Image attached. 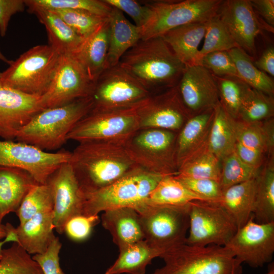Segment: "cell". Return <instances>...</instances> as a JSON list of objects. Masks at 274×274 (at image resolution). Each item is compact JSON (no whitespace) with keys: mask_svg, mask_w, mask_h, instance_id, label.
<instances>
[{"mask_svg":"<svg viewBox=\"0 0 274 274\" xmlns=\"http://www.w3.org/2000/svg\"><path fill=\"white\" fill-rule=\"evenodd\" d=\"M79 143L71 152L68 163L84 196L108 186L138 167L123 143Z\"/></svg>","mask_w":274,"mask_h":274,"instance_id":"1","label":"cell"},{"mask_svg":"<svg viewBox=\"0 0 274 274\" xmlns=\"http://www.w3.org/2000/svg\"><path fill=\"white\" fill-rule=\"evenodd\" d=\"M118 64L152 94L177 85L185 67L161 37L140 40Z\"/></svg>","mask_w":274,"mask_h":274,"instance_id":"2","label":"cell"},{"mask_svg":"<svg viewBox=\"0 0 274 274\" xmlns=\"http://www.w3.org/2000/svg\"><path fill=\"white\" fill-rule=\"evenodd\" d=\"M93 107L92 97L89 96L44 109L21 129L15 140L43 151L58 149L67 141L68 134L76 124Z\"/></svg>","mask_w":274,"mask_h":274,"instance_id":"3","label":"cell"},{"mask_svg":"<svg viewBox=\"0 0 274 274\" xmlns=\"http://www.w3.org/2000/svg\"><path fill=\"white\" fill-rule=\"evenodd\" d=\"M164 265L152 274H241V264L225 246L184 243L161 256Z\"/></svg>","mask_w":274,"mask_h":274,"instance_id":"4","label":"cell"},{"mask_svg":"<svg viewBox=\"0 0 274 274\" xmlns=\"http://www.w3.org/2000/svg\"><path fill=\"white\" fill-rule=\"evenodd\" d=\"M61 54L52 46H34L0 73V83L28 94L41 96L47 90Z\"/></svg>","mask_w":274,"mask_h":274,"instance_id":"5","label":"cell"},{"mask_svg":"<svg viewBox=\"0 0 274 274\" xmlns=\"http://www.w3.org/2000/svg\"><path fill=\"white\" fill-rule=\"evenodd\" d=\"M164 176L138 167L108 186L85 195L82 215H98L117 208L135 209L145 203Z\"/></svg>","mask_w":274,"mask_h":274,"instance_id":"6","label":"cell"},{"mask_svg":"<svg viewBox=\"0 0 274 274\" xmlns=\"http://www.w3.org/2000/svg\"><path fill=\"white\" fill-rule=\"evenodd\" d=\"M177 134L161 129H139L125 142L124 146L138 167L154 174L177 175Z\"/></svg>","mask_w":274,"mask_h":274,"instance_id":"7","label":"cell"},{"mask_svg":"<svg viewBox=\"0 0 274 274\" xmlns=\"http://www.w3.org/2000/svg\"><path fill=\"white\" fill-rule=\"evenodd\" d=\"M143 2L151 10L149 20L140 29L141 39L146 40L185 24L208 21L217 14L222 0Z\"/></svg>","mask_w":274,"mask_h":274,"instance_id":"8","label":"cell"},{"mask_svg":"<svg viewBox=\"0 0 274 274\" xmlns=\"http://www.w3.org/2000/svg\"><path fill=\"white\" fill-rule=\"evenodd\" d=\"M189 203L183 206L144 203L134 209L140 217L144 239L165 252L185 243L189 227Z\"/></svg>","mask_w":274,"mask_h":274,"instance_id":"9","label":"cell"},{"mask_svg":"<svg viewBox=\"0 0 274 274\" xmlns=\"http://www.w3.org/2000/svg\"><path fill=\"white\" fill-rule=\"evenodd\" d=\"M139 104L111 110L92 109L76 124L68 134L67 140L79 143L106 141L124 143L140 129L137 113Z\"/></svg>","mask_w":274,"mask_h":274,"instance_id":"10","label":"cell"},{"mask_svg":"<svg viewBox=\"0 0 274 274\" xmlns=\"http://www.w3.org/2000/svg\"><path fill=\"white\" fill-rule=\"evenodd\" d=\"M189 227L185 243L197 246H225L237 227L218 201L194 200L189 203Z\"/></svg>","mask_w":274,"mask_h":274,"instance_id":"11","label":"cell"},{"mask_svg":"<svg viewBox=\"0 0 274 274\" xmlns=\"http://www.w3.org/2000/svg\"><path fill=\"white\" fill-rule=\"evenodd\" d=\"M152 94L119 64L107 68L95 83L91 95L95 110L130 107Z\"/></svg>","mask_w":274,"mask_h":274,"instance_id":"12","label":"cell"},{"mask_svg":"<svg viewBox=\"0 0 274 274\" xmlns=\"http://www.w3.org/2000/svg\"><path fill=\"white\" fill-rule=\"evenodd\" d=\"M71 152L49 153L20 142L0 141V166L19 168L28 173L40 184L62 164L68 162Z\"/></svg>","mask_w":274,"mask_h":274,"instance_id":"13","label":"cell"},{"mask_svg":"<svg viewBox=\"0 0 274 274\" xmlns=\"http://www.w3.org/2000/svg\"><path fill=\"white\" fill-rule=\"evenodd\" d=\"M94 85L73 55L61 54L51 83L41 96V105L45 109L91 96Z\"/></svg>","mask_w":274,"mask_h":274,"instance_id":"14","label":"cell"},{"mask_svg":"<svg viewBox=\"0 0 274 274\" xmlns=\"http://www.w3.org/2000/svg\"><path fill=\"white\" fill-rule=\"evenodd\" d=\"M241 264L253 268L270 262L274 253V222L259 223L253 215L225 246Z\"/></svg>","mask_w":274,"mask_h":274,"instance_id":"15","label":"cell"},{"mask_svg":"<svg viewBox=\"0 0 274 274\" xmlns=\"http://www.w3.org/2000/svg\"><path fill=\"white\" fill-rule=\"evenodd\" d=\"M140 129L180 131L191 115L184 105L177 85L152 94L137 107Z\"/></svg>","mask_w":274,"mask_h":274,"instance_id":"16","label":"cell"},{"mask_svg":"<svg viewBox=\"0 0 274 274\" xmlns=\"http://www.w3.org/2000/svg\"><path fill=\"white\" fill-rule=\"evenodd\" d=\"M217 15L238 47L255 52V39L262 30L273 32L256 13L250 0L222 1Z\"/></svg>","mask_w":274,"mask_h":274,"instance_id":"17","label":"cell"},{"mask_svg":"<svg viewBox=\"0 0 274 274\" xmlns=\"http://www.w3.org/2000/svg\"><path fill=\"white\" fill-rule=\"evenodd\" d=\"M53 198V226L59 234L64 233L66 222L82 215L85 196L68 162L60 165L49 178Z\"/></svg>","mask_w":274,"mask_h":274,"instance_id":"18","label":"cell"},{"mask_svg":"<svg viewBox=\"0 0 274 274\" xmlns=\"http://www.w3.org/2000/svg\"><path fill=\"white\" fill-rule=\"evenodd\" d=\"M177 86L191 116L213 110L220 103L213 75L200 65H186Z\"/></svg>","mask_w":274,"mask_h":274,"instance_id":"19","label":"cell"},{"mask_svg":"<svg viewBox=\"0 0 274 274\" xmlns=\"http://www.w3.org/2000/svg\"><path fill=\"white\" fill-rule=\"evenodd\" d=\"M40 98L0 83V136L5 140H15L21 129L44 110Z\"/></svg>","mask_w":274,"mask_h":274,"instance_id":"20","label":"cell"},{"mask_svg":"<svg viewBox=\"0 0 274 274\" xmlns=\"http://www.w3.org/2000/svg\"><path fill=\"white\" fill-rule=\"evenodd\" d=\"M214 114V109L192 116L180 130L176 144L178 169L207 149Z\"/></svg>","mask_w":274,"mask_h":274,"instance_id":"21","label":"cell"},{"mask_svg":"<svg viewBox=\"0 0 274 274\" xmlns=\"http://www.w3.org/2000/svg\"><path fill=\"white\" fill-rule=\"evenodd\" d=\"M101 222L119 250L144 239L140 215L132 208L106 210L101 216Z\"/></svg>","mask_w":274,"mask_h":274,"instance_id":"22","label":"cell"},{"mask_svg":"<svg viewBox=\"0 0 274 274\" xmlns=\"http://www.w3.org/2000/svg\"><path fill=\"white\" fill-rule=\"evenodd\" d=\"M37 184L24 170L0 166V226L7 215L17 212L25 196Z\"/></svg>","mask_w":274,"mask_h":274,"instance_id":"23","label":"cell"},{"mask_svg":"<svg viewBox=\"0 0 274 274\" xmlns=\"http://www.w3.org/2000/svg\"><path fill=\"white\" fill-rule=\"evenodd\" d=\"M109 32L108 18L84 40L78 52L73 55L82 66L89 79L94 84L107 69Z\"/></svg>","mask_w":274,"mask_h":274,"instance_id":"24","label":"cell"},{"mask_svg":"<svg viewBox=\"0 0 274 274\" xmlns=\"http://www.w3.org/2000/svg\"><path fill=\"white\" fill-rule=\"evenodd\" d=\"M53 211L39 213L15 228L17 243L29 254L46 251L56 236L53 229Z\"/></svg>","mask_w":274,"mask_h":274,"instance_id":"25","label":"cell"},{"mask_svg":"<svg viewBox=\"0 0 274 274\" xmlns=\"http://www.w3.org/2000/svg\"><path fill=\"white\" fill-rule=\"evenodd\" d=\"M207 22L185 24L161 36L185 66L198 64V48L204 36Z\"/></svg>","mask_w":274,"mask_h":274,"instance_id":"26","label":"cell"},{"mask_svg":"<svg viewBox=\"0 0 274 274\" xmlns=\"http://www.w3.org/2000/svg\"><path fill=\"white\" fill-rule=\"evenodd\" d=\"M112 7L108 17L110 27L107 68L118 64L123 55L140 40V29L121 10Z\"/></svg>","mask_w":274,"mask_h":274,"instance_id":"27","label":"cell"},{"mask_svg":"<svg viewBox=\"0 0 274 274\" xmlns=\"http://www.w3.org/2000/svg\"><path fill=\"white\" fill-rule=\"evenodd\" d=\"M36 15L46 30L49 45L60 54L75 55L82 46L84 39L79 36L54 11L37 9Z\"/></svg>","mask_w":274,"mask_h":274,"instance_id":"28","label":"cell"},{"mask_svg":"<svg viewBox=\"0 0 274 274\" xmlns=\"http://www.w3.org/2000/svg\"><path fill=\"white\" fill-rule=\"evenodd\" d=\"M256 178L225 189L218 201L232 218L237 228L245 225L252 216Z\"/></svg>","mask_w":274,"mask_h":274,"instance_id":"29","label":"cell"},{"mask_svg":"<svg viewBox=\"0 0 274 274\" xmlns=\"http://www.w3.org/2000/svg\"><path fill=\"white\" fill-rule=\"evenodd\" d=\"M165 252L145 239L138 242L120 249L117 259L105 274H146L147 266Z\"/></svg>","mask_w":274,"mask_h":274,"instance_id":"30","label":"cell"},{"mask_svg":"<svg viewBox=\"0 0 274 274\" xmlns=\"http://www.w3.org/2000/svg\"><path fill=\"white\" fill-rule=\"evenodd\" d=\"M234 120L226 113L220 102L214 109L207 149L221 162L234 152L237 142Z\"/></svg>","mask_w":274,"mask_h":274,"instance_id":"31","label":"cell"},{"mask_svg":"<svg viewBox=\"0 0 274 274\" xmlns=\"http://www.w3.org/2000/svg\"><path fill=\"white\" fill-rule=\"evenodd\" d=\"M236 141L250 148L269 153L273 150V120L269 119L263 121L248 123L234 120Z\"/></svg>","mask_w":274,"mask_h":274,"instance_id":"32","label":"cell"},{"mask_svg":"<svg viewBox=\"0 0 274 274\" xmlns=\"http://www.w3.org/2000/svg\"><path fill=\"white\" fill-rule=\"evenodd\" d=\"M259 223L274 222V166L269 162L256 178V192L253 214Z\"/></svg>","mask_w":274,"mask_h":274,"instance_id":"33","label":"cell"},{"mask_svg":"<svg viewBox=\"0 0 274 274\" xmlns=\"http://www.w3.org/2000/svg\"><path fill=\"white\" fill-rule=\"evenodd\" d=\"M194 200L207 201L186 188L175 176H164L149 195L146 204L183 206Z\"/></svg>","mask_w":274,"mask_h":274,"instance_id":"34","label":"cell"},{"mask_svg":"<svg viewBox=\"0 0 274 274\" xmlns=\"http://www.w3.org/2000/svg\"><path fill=\"white\" fill-rule=\"evenodd\" d=\"M236 67L239 78L250 87L272 96L274 82L271 77L257 68L252 57L239 47L228 51Z\"/></svg>","mask_w":274,"mask_h":274,"instance_id":"35","label":"cell"},{"mask_svg":"<svg viewBox=\"0 0 274 274\" xmlns=\"http://www.w3.org/2000/svg\"><path fill=\"white\" fill-rule=\"evenodd\" d=\"M273 113L272 96L249 86L242 99L238 120L248 123L261 122L271 118Z\"/></svg>","mask_w":274,"mask_h":274,"instance_id":"36","label":"cell"},{"mask_svg":"<svg viewBox=\"0 0 274 274\" xmlns=\"http://www.w3.org/2000/svg\"><path fill=\"white\" fill-rule=\"evenodd\" d=\"M28 11L37 9L56 10L75 9L87 11L108 18L112 7L105 0H24Z\"/></svg>","mask_w":274,"mask_h":274,"instance_id":"37","label":"cell"},{"mask_svg":"<svg viewBox=\"0 0 274 274\" xmlns=\"http://www.w3.org/2000/svg\"><path fill=\"white\" fill-rule=\"evenodd\" d=\"M0 274H44L39 264L18 244L3 249Z\"/></svg>","mask_w":274,"mask_h":274,"instance_id":"38","label":"cell"},{"mask_svg":"<svg viewBox=\"0 0 274 274\" xmlns=\"http://www.w3.org/2000/svg\"><path fill=\"white\" fill-rule=\"evenodd\" d=\"M213 76L221 105L230 117L238 120L242 99L249 86L237 77Z\"/></svg>","mask_w":274,"mask_h":274,"instance_id":"39","label":"cell"},{"mask_svg":"<svg viewBox=\"0 0 274 274\" xmlns=\"http://www.w3.org/2000/svg\"><path fill=\"white\" fill-rule=\"evenodd\" d=\"M53 206L49 185L38 184L29 190L15 213L21 224L39 213L53 211Z\"/></svg>","mask_w":274,"mask_h":274,"instance_id":"40","label":"cell"},{"mask_svg":"<svg viewBox=\"0 0 274 274\" xmlns=\"http://www.w3.org/2000/svg\"><path fill=\"white\" fill-rule=\"evenodd\" d=\"M204 39L199 51L198 64L202 57L210 53L238 47L217 14L207 21Z\"/></svg>","mask_w":274,"mask_h":274,"instance_id":"41","label":"cell"},{"mask_svg":"<svg viewBox=\"0 0 274 274\" xmlns=\"http://www.w3.org/2000/svg\"><path fill=\"white\" fill-rule=\"evenodd\" d=\"M221 172V162L207 149L180 167L177 175L212 179L220 183Z\"/></svg>","mask_w":274,"mask_h":274,"instance_id":"42","label":"cell"},{"mask_svg":"<svg viewBox=\"0 0 274 274\" xmlns=\"http://www.w3.org/2000/svg\"><path fill=\"white\" fill-rule=\"evenodd\" d=\"M259 169L244 163L233 152L221 161L220 184L223 191L227 188L255 178Z\"/></svg>","mask_w":274,"mask_h":274,"instance_id":"43","label":"cell"},{"mask_svg":"<svg viewBox=\"0 0 274 274\" xmlns=\"http://www.w3.org/2000/svg\"><path fill=\"white\" fill-rule=\"evenodd\" d=\"M56 12L79 36L85 40L108 18L75 9L52 10Z\"/></svg>","mask_w":274,"mask_h":274,"instance_id":"44","label":"cell"},{"mask_svg":"<svg viewBox=\"0 0 274 274\" xmlns=\"http://www.w3.org/2000/svg\"><path fill=\"white\" fill-rule=\"evenodd\" d=\"M198 65L218 77H234L239 78L235 64L228 51L210 53L200 59Z\"/></svg>","mask_w":274,"mask_h":274,"instance_id":"45","label":"cell"},{"mask_svg":"<svg viewBox=\"0 0 274 274\" xmlns=\"http://www.w3.org/2000/svg\"><path fill=\"white\" fill-rule=\"evenodd\" d=\"M175 176L189 190L206 200H220L223 190L218 181L209 179L187 177L179 175Z\"/></svg>","mask_w":274,"mask_h":274,"instance_id":"46","label":"cell"},{"mask_svg":"<svg viewBox=\"0 0 274 274\" xmlns=\"http://www.w3.org/2000/svg\"><path fill=\"white\" fill-rule=\"evenodd\" d=\"M111 7H115L128 14L134 21V25L140 29L149 20L151 10L143 1L134 0H105Z\"/></svg>","mask_w":274,"mask_h":274,"instance_id":"47","label":"cell"},{"mask_svg":"<svg viewBox=\"0 0 274 274\" xmlns=\"http://www.w3.org/2000/svg\"><path fill=\"white\" fill-rule=\"evenodd\" d=\"M100 220L98 215L73 217L66 222L64 229L66 235L75 241H83L90 235L93 228Z\"/></svg>","mask_w":274,"mask_h":274,"instance_id":"48","label":"cell"},{"mask_svg":"<svg viewBox=\"0 0 274 274\" xmlns=\"http://www.w3.org/2000/svg\"><path fill=\"white\" fill-rule=\"evenodd\" d=\"M61 246L59 238L56 237L45 252L32 257L39 264L44 274H64L59 263V254Z\"/></svg>","mask_w":274,"mask_h":274,"instance_id":"49","label":"cell"},{"mask_svg":"<svg viewBox=\"0 0 274 274\" xmlns=\"http://www.w3.org/2000/svg\"><path fill=\"white\" fill-rule=\"evenodd\" d=\"M26 7L24 0H0V35H6L11 18L23 12Z\"/></svg>","mask_w":274,"mask_h":274,"instance_id":"50","label":"cell"},{"mask_svg":"<svg viewBox=\"0 0 274 274\" xmlns=\"http://www.w3.org/2000/svg\"><path fill=\"white\" fill-rule=\"evenodd\" d=\"M234 152L244 163L257 169H259L264 161L265 153L247 147L237 142Z\"/></svg>","mask_w":274,"mask_h":274,"instance_id":"51","label":"cell"},{"mask_svg":"<svg viewBox=\"0 0 274 274\" xmlns=\"http://www.w3.org/2000/svg\"><path fill=\"white\" fill-rule=\"evenodd\" d=\"M252 6L259 16L268 26L274 27V1L250 0Z\"/></svg>","mask_w":274,"mask_h":274,"instance_id":"52","label":"cell"},{"mask_svg":"<svg viewBox=\"0 0 274 274\" xmlns=\"http://www.w3.org/2000/svg\"><path fill=\"white\" fill-rule=\"evenodd\" d=\"M255 66L259 70L265 73L270 77L274 76V48L270 46L266 49L260 57L253 62Z\"/></svg>","mask_w":274,"mask_h":274,"instance_id":"53","label":"cell"},{"mask_svg":"<svg viewBox=\"0 0 274 274\" xmlns=\"http://www.w3.org/2000/svg\"><path fill=\"white\" fill-rule=\"evenodd\" d=\"M11 242V239L7 236H6L5 237V238L3 241H0V259L2 257V251H3V248H3V245L5 243H8V242Z\"/></svg>","mask_w":274,"mask_h":274,"instance_id":"54","label":"cell"},{"mask_svg":"<svg viewBox=\"0 0 274 274\" xmlns=\"http://www.w3.org/2000/svg\"><path fill=\"white\" fill-rule=\"evenodd\" d=\"M7 235L5 225L0 226V240L5 238Z\"/></svg>","mask_w":274,"mask_h":274,"instance_id":"55","label":"cell"},{"mask_svg":"<svg viewBox=\"0 0 274 274\" xmlns=\"http://www.w3.org/2000/svg\"><path fill=\"white\" fill-rule=\"evenodd\" d=\"M0 60L3 61L7 63H8L9 65L11 62L12 60H10L8 59L2 53L0 50Z\"/></svg>","mask_w":274,"mask_h":274,"instance_id":"56","label":"cell"},{"mask_svg":"<svg viewBox=\"0 0 274 274\" xmlns=\"http://www.w3.org/2000/svg\"><path fill=\"white\" fill-rule=\"evenodd\" d=\"M265 274H274V269L273 268H271L268 272Z\"/></svg>","mask_w":274,"mask_h":274,"instance_id":"57","label":"cell"}]
</instances>
